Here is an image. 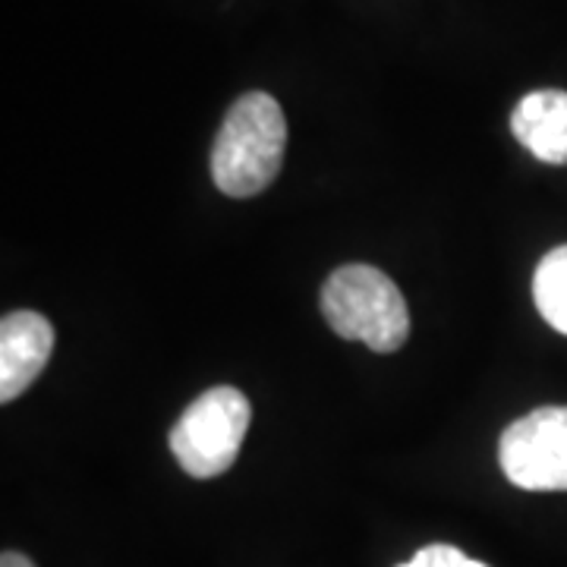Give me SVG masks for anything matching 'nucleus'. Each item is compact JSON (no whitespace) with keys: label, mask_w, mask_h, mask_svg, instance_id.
I'll use <instances>...</instances> for the list:
<instances>
[{"label":"nucleus","mask_w":567,"mask_h":567,"mask_svg":"<svg viewBox=\"0 0 567 567\" xmlns=\"http://www.w3.org/2000/svg\"><path fill=\"white\" fill-rule=\"evenodd\" d=\"M322 316L338 338L375 353L401 350L410 334L404 293L372 265H344L324 281Z\"/></svg>","instance_id":"obj_2"},{"label":"nucleus","mask_w":567,"mask_h":567,"mask_svg":"<svg viewBox=\"0 0 567 567\" xmlns=\"http://www.w3.org/2000/svg\"><path fill=\"white\" fill-rule=\"evenodd\" d=\"M511 133L546 164H567V92H529L511 114Z\"/></svg>","instance_id":"obj_6"},{"label":"nucleus","mask_w":567,"mask_h":567,"mask_svg":"<svg viewBox=\"0 0 567 567\" xmlns=\"http://www.w3.org/2000/svg\"><path fill=\"white\" fill-rule=\"evenodd\" d=\"M536 309L555 331L567 334V246L551 249L533 278Z\"/></svg>","instance_id":"obj_7"},{"label":"nucleus","mask_w":567,"mask_h":567,"mask_svg":"<svg viewBox=\"0 0 567 567\" xmlns=\"http://www.w3.org/2000/svg\"><path fill=\"white\" fill-rule=\"evenodd\" d=\"M0 567H35L25 555L20 551H3V558H0Z\"/></svg>","instance_id":"obj_9"},{"label":"nucleus","mask_w":567,"mask_h":567,"mask_svg":"<svg viewBox=\"0 0 567 567\" xmlns=\"http://www.w3.org/2000/svg\"><path fill=\"white\" fill-rule=\"evenodd\" d=\"M398 567H488L454 546H425L410 561Z\"/></svg>","instance_id":"obj_8"},{"label":"nucleus","mask_w":567,"mask_h":567,"mask_svg":"<svg viewBox=\"0 0 567 567\" xmlns=\"http://www.w3.org/2000/svg\"><path fill=\"white\" fill-rule=\"evenodd\" d=\"M249 420L252 406L244 391L230 385L208 388L183 410L177 425L171 429V451L189 476H221L244 447Z\"/></svg>","instance_id":"obj_3"},{"label":"nucleus","mask_w":567,"mask_h":567,"mask_svg":"<svg viewBox=\"0 0 567 567\" xmlns=\"http://www.w3.org/2000/svg\"><path fill=\"white\" fill-rule=\"evenodd\" d=\"M287 123L281 104L265 92H246L230 104L212 148V177L230 199H249L281 174Z\"/></svg>","instance_id":"obj_1"},{"label":"nucleus","mask_w":567,"mask_h":567,"mask_svg":"<svg viewBox=\"0 0 567 567\" xmlns=\"http://www.w3.org/2000/svg\"><path fill=\"white\" fill-rule=\"evenodd\" d=\"M507 483L527 492H567V406H539L498 442Z\"/></svg>","instance_id":"obj_4"},{"label":"nucleus","mask_w":567,"mask_h":567,"mask_svg":"<svg viewBox=\"0 0 567 567\" xmlns=\"http://www.w3.org/2000/svg\"><path fill=\"white\" fill-rule=\"evenodd\" d=\"M54 350V328L39 312H10L0 322V401H17L41 375Z\"/></svg>","instance_id":"obj_5"}]
</instances>
